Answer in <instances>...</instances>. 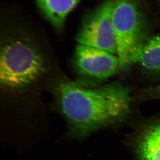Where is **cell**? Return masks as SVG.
I'll return each mask as SVG.
<instances>
[{
    "instance_id": "4",
    "label": "cell",
    "mask_w": 160,
    "mask_h": 160,
    "mask_svg": "<svg viewBox=\"0 0 160 160\" xmlns=\"http://www.w3.org/2000/svg\"><path fill=\"white\" fill-rule=\"evenodd\" d=\"M115 0H106L86 18L76 36L78 44L117 55L112 15Z\"/></svg>"
},
{
    "instance_id": "9",
    "label": "cell",
    "mask_w": 160,
    "mask_h": 160,
    "mask_svg": "<svg viewBox=\"0 0 160 160\" xmlns=\"http://www.w3.org/2000/svg\"><path fill=\"white\" fill-rule=\"evenodd\" d=\"M149 95L156 98H160V83L148 91Z\"/></svg>"
},
{
    "instance_id": "6",
    "label": "cell",
    "mask_w": 160,
    "mask_h": 160,
    "mask_svg": "<svg viewBox=\"0 0 160 160\" xmlns=\"http://www.w3.org/2000/svg\"><path fill=\"white\" fill-rule=\"evenodd\" d=\"M82 0H36L46 18L56 29L61 30L70 13Z\"/></svg>"
},
{
    "instance_id": "1",
    "label": "cell",
    "mask_w": 160,
    "mask_h": 160,
    "mask_svg": "<svg viewBox=\"0 0 160 160\" xmlns=\"http://www.w3.org/2000/svg\"><path fill=\"white\" fill-rule=\"evenodd\" d=\"M56 95L71 134L78 138L121 121L131 112V91L120 83L89 89L63 82L56 87Z\"/></svg>"
},
{
    "instance_id": "8",
    "label": "cell",
    "mask_w": 160,
    "mask_h": 160,
    "mask_svg": "<svg viewBox=\"0 0 160 160\" xmlns=\"http://www.w3.org/2000/svg\"><path fill=\"white\" fill-rule=\"evenodd\" d=\"M136 63L149 71L160 72V33L148 38L141 49Z\"/></svg>"
},
{
    "instance_id": "5",
    "label": "cell",
    "mask_w": 160,
    "mask_h": 160,
    "mask_svg": "<svg viewBox=\"0 0 160 160\" xmlns=\"http://www.w3.org/2000/svg\"><path fill=\"white\" fill-rule=\"evenodd\" d=\"M75 62L82 74L98 79L108 78L120 69L116 54L80 44L76 47Z\"/></svg>"
},
{
    "instance_id": "7",
    "label": "cell",
    "mask_w": 160,
    "mask_h": 160,
    "mask_svg": "<svg viewBox=\"0 0 160 160\" xmlns=\"http://www.w3.org/2000/svg\"><path fill=\"white\" fill-rule=\"evenodd\" d=\"M139 160H160V122L148 126L136 145Z\"/></svg>"
},
{
    "instance_id": "3",
    "label": "cell",
    "mask_w": 160,
    "mask_h": 160,
    "mask_svg": "<svg viewBox=\"0 0 160 160\" xmlns=\"http://www.w3.org/2000/svg\"><path fill=\"white\" fill-rule=\"evenodd\" d=\"M0 58V82L5 88L27 86L35 82L45 71L41 54L24 41L8 42L2 48Z\"/></svg>"
},
{
    "instance_id": "2",
    "label": "cell",
    "mask_w": 160,
    "mask_h": 160,
    "mask_svg": "<svg viewBox=\"0 0 160 160\" xmlns=\"http://www.w3.org/2000/svg\"><path fill=\"white\" fill-rule=\"evenodd\" d=\"M112 23L120 69L136 63L141 49L149 36L145 16L135 0H115Z\"/></svg>"
}]
</instances>
